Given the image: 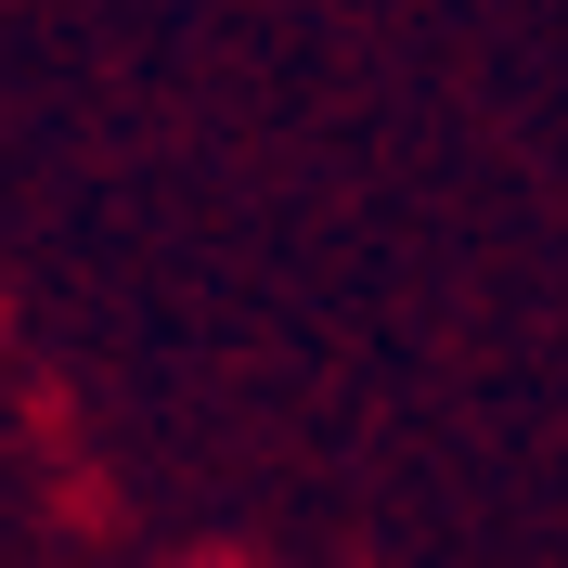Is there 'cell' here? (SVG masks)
<instances>
[{"label": "cell", "instance_id": "1", "mask_svg": "<svg viewBox=\"0 0 568 568\" xmlns=\"http://www.w3.org/2000/svg\"><path fill=\"white\" fill-rule=\"evenodd\" d=\"M181 568H246V556H233V542H207V556H181Z\"/></svg>", "mask_w": 568, "mask_h": 568}]
</instances>
